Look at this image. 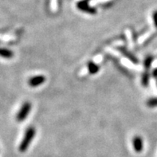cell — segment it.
<instances>
[{"label":"cell","instance_id":"cell-1","mask_svg":"<svg viewBox=\"0 0 157 157\" xmlns=\"http://www.w3.org/2000/svg\"><path fill=\"white\" fill-rule=\"evenodd\" d=\"M35 133H36V131L34 128L33 127L28 128L27 129H26V132H25L23 139H22V142H21V144H20V146H19L20 151L23 152V151H26V149H27L28 147L30 146V143H31L33 139H34Z\"/></svg>","mask_w":157,"mask_h":157},{"label":"cell","instance_id":"cell-2","mask_svg":"<svg viewBox=\"0 0 157 157\" xmlns=\"http://www.w3.org/2000/svg\"><path fill=\"white\" fill-rule=\"evenodd\" d=\"M31 109V104L30 102H25L22 105V106L20 109L19 112L16 116V120L17 121L22 122L27 117V116L30 113V111Z\"/></svg>","mask_w":157,"mask_h":157},{"label":"cell","instance_id":"cell-3","mask_svg":"<svg viewBox=\"0 0 157 157\" xmlns=\"http://www.w3.org/2000/svg\"><path fill=\"white\" fill-rule=\"evenodd\" d=\"M46 82V78L43 75H38L34 76L33 78H30L28 81V84L29 86L31 87H38V86H41L44 82Z\"/></svg>","mask_w":157,"mask_h":157},{"label":"cell","instance_id":"cell-4","mask_svg":"<svg viewBox=\"0 0 157 157\" xmlns=\"http://www.w3.org/2000/svg\"><path fill=\"white\" fill-rule=\"evenodd\" d=\"M132 144H133L134 150H135L136 152H140V151L143 150L144 147V143L143 140L140 136H135V137L132 139Z\"/></svg>","mask_w":157,"mask_h":157},{"label":"cell","instance_id":"cell-5","mask_svg":"<svg viewBox=\"0 0 157 157\" xmlns=\"http://www.w3.org/2000/svg\"><path fill=\"white\" fill-rule=\"evenodd\" d=\"M14 56V53L10 50L0 48V57L4 58H11Z\"/></svg>","mask_w":157,"mask_h":157},{"label":"cell","instance_id":"cell-6","mask_svg":"<svg viewBox=\"0 0 157 157\" xmlns=\"http://www.w3.org/2000/svg\"><path fill=\"white\" fill-rule=\"evenodd\" d=\"M120 50H121V51L122 52V54H123L125 56L126 58H128V59H129L130 61H132V62H133L134 63H137V62H138L137 58H136V57L133 55V54H132L131 53H130V52L127 51V50H126L125 49H124V48H120Z\"/></svg>","mask_w":157,"mask_h":157},{"label":"cell","instance_id":"cell-7","mask_svg":"<svg viewBox=\"0 0 157 157\" xmlns=\"http://www.w3.org/2000/svg\"><path fill=\"white\" fill-rule=\"evenodd\" d=\"M88 70L91 74H97L99 71V66L94 62H89L88 63Z\"/></svg>","mask_w":157,"mask_h":157},{"label":"cell","instance_id":"cell-8","mask_svg":"<svg viewBox=\"0 0 157 157\" xmlns=\"http://www.w3.org/2000/svg\"><path fill=\"white\" fill-rule=\"evenodd\" d=\"M148 82H149V74L147 72L144 73L142 77V85L144 86H148Z\"/></svg>","mask_w":157,"mask_h":157},{"label":"cell","instance_id":"cell-9","mask_svg":"<svg viewBox=\"0 0 157 157\" xmlns=\"http://www.w3.org/2000/svg\"><path fill=\"white\" fill-rule=\"evenodd\" d=\"M147 105L150 108L157 107V98H150L147 101Z\"/></svg>","mask_w":157,"mask_h":157},{"label":"cell","instance_id":"cell-10","mask_svg":"<svg viewBox=\"0 0 157 157\" xmlns=\"http://www.w3.org/2000/svg\"><path fill=\"white\" fill-rule=\"evenodd\" d=\"M78 7H79L81 10H86V11H89V13H94V10H93V9H90V8L89 7V6H87L86 4L83 3V2L78 4Z\"/></svg>","mask_w":157,"mask_h":157},{"label":"cell","instance_id":"cell-11","mask_svg":"<svg viewBox=\"0 0 157 157\" xmlns=\"http://www.w3.org/2000/svg\"><path fill=\"white\" fill-rule=\"evenodd\" d=\"M152 61H153V58L151 57V56H148L147 58H145V60H144V66H145L146 69H148L151 66Z\"/></svg>","mask_w":157,"mask_h":157},{"label":"cell","instance_id":"cell-12","mask_svg":"<svg viewBox=\"0 0 157 157\" xmlns=\"http://www.w3.org/2000/svg\"><path fill=\"white\" fill-rule=\"evenodd\" d=\"M153 21L154 24H155V26L157 28V10H155L153 13Z\"/></svg>","mask_w":157,"mask_h":157},{"label":"cell","instance_id":"cell-13","mask_svg":"<svg viewBox=\"0 0 157 157\" xmlns=\"http://www.w3.org/2000/svg\"><path fill=\"white\" fill-rule=\"evenodd\" d=\"M156 84H157V80H156Z\"/></svg>","mask_w":157,"mask_h":157}]
</instances>
